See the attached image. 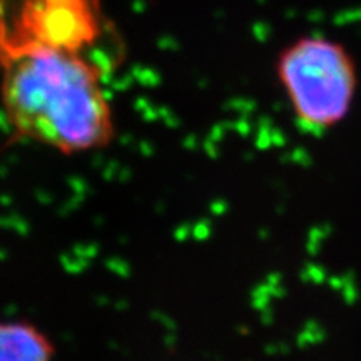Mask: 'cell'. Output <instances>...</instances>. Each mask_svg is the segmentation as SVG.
<instances>
[{
	"mask_svg": "<svg viewBox=\"0 0 361 361\" xmlns=\"http://www.w3.org/2000/svg\"><path fill=\"white\" fill-rule=\"evenodd\" d=\"M56 345L27 319L0 322V361H54Z\"/></svg>",
	"mask_w": 361,
	"mask_h": 361,
	"instance_id": "4",
	"label": "cell"
},
{
	"mask_svg": "<svg viewBox=\"0 0 361 361\" xmlns=\"http://www.w3.org/2000/svg\"><path fill=\"white\" fill-rule=\"evenodd\" d=\"M4 111L17 135L79 154L109 146L114 119L92 57L27 45L0 51Z\"/></svg>",
	"mask_w": 361,
	"mask_h": 361,
	"instance_id": "1",
	"label": "cell"
},
{
	"mask_svg": "<svg viewBox=\"0 0 361 361\" xmlns=\"http://www.w3.org/2000/svg\"><path fill=\"white\" fill-rule=\"evenodd\" d=\"M276 75L296 121L322 133L346 119L358 90V71L348 49L323 35L288 44L276 59Z\"/></svg>",
	"mask_w": 361,
	"mask_h": 361,
	"instance_id": "2",
	"label": "cell"
},
{
	"mask_svg": "<svg viewBox=\"0 0 361 361\" xmlns=\"http://www.w3.org/2000/svg\"><path fill=\"white\" fill-rule=\"evenodd\" d=\"M104 27L99 0H0V51L39 45L89 56Z\"/></svg>",
	"mask_w": 361,
	"mask_h": 361,
	"instance_id": "3",
	"label": "cell"
}]
</instances>
